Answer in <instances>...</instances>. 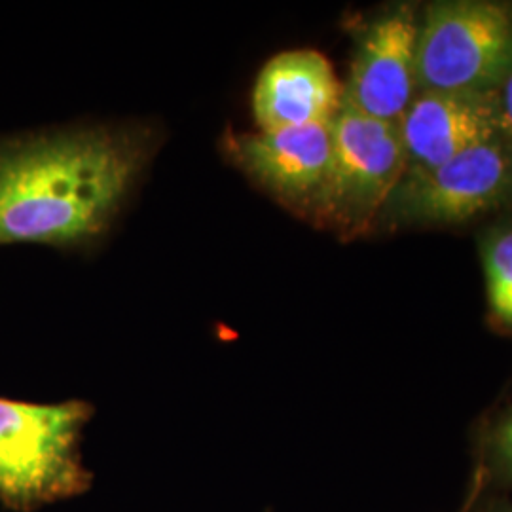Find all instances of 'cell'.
<instances>
[{"mask_svg":"<svg viewBox=\"0 0 512 512\" xmlns=\"http://www.w3.org/2000/svg\"><path fill=\"white\" fill-rule=\"evenodd\" d=\"M344 88L325 55L294 50L275 55L258 74L253 110L262 131L329 124Z\"/></svg>","mask_w":512,"mask_h":512,"instance_id":"cell-9","label":"cell"},{"mask_svg":"<svg viewBox=\"0 0 512 512\" xmlns=\"http://www.w3.org/2000/svg\"><path fill=\"white\" fill-rule=\"evenodd\" d=\"M143 129L0 137V245H73L101 234L148 162Z\"/></svg>","mask_w":512,"mask_h":512,"instance_id":"cell-1","label":"cell"},{"mask_svg":"<svg viewBox=\"0 0 512 512\" xmlns=\"http://www.w3.org/2000/svg\"><path fill=\"white\" fill-rule=\"evenodd\" d=\"M93 408L0 399V503L16 512L37 511L86 494L93 484L80 440Z\"/></svg>","mask_w":512,"mask_h":512,"instance_id":"cell-2","label":"cell"},{"mask_svg":"<svg viewBox=\"0 0 512 512\" xmlns=\"http://www.w3.org/2000/svg\"><path fill=\"white\" fill-rule=\"evenodd\" d=\"M486 450L490 471L497 480L512 484V408L490 431Z\"/></svg>","mask_w":512,"mask_h":512,"instance_id":"cell-11","label":"cell"},{"mask_svg":"<svg viewBox=\"0 0 512 512\" xmlns=\"http://www.w3.org/2000/svg\"><path fill=\"white\" fill-rule=\"evenodd\" d=\"M512 74V10L486 0L431 4L418 33V93L499 92Z\"/></svg>","mask_w":512,"mask_h":512,"instance_id":"cell-3","label":"cell"},{"mask_svg":"<svg viewBox=\"0 0 512 512\" xmlns=\"http://www.w3.org/2000/svg\"><path fill=\"white\" fill-rule=\"evenodd\" d=\"M482 262L492 319L499 329L512 330V226L488 234Z\"/></svg>","mask_w":512,"mask_h":512,"instance_id":"cell-10","label":"cell"},{"mask_svg":"<svg viewBox=\"0 0 512 512\" xmlns=\"http://www.w3.org/2000/svg\"><path fill=\"white\" fill-rule=\"evenodd\" d=\"M226 152L279 202L313 215L329 177L332 122L232 135Z\"/></svg>","mask_w":512,"mask_h":512,"instance_id":"cell-6","label":"cell"},{"mask_svg":"<svg viewBox=\"0 0 512 512\" xmlns=\"http://www.w3.org/2000/svg\"><path fill=\"white\" fill-rule=\"evenodd\" d=\"M499 131L512 147V74L499 90Z\"/></svg>","mask_w":512,"mask_h":512,"instance_id":"cell-12","label":"cell"},{"mask_svg":"<svg viewBox=\"0 0 512 512\" xmlns=\"http://www.w3.org/2000/svg\"><path fill=\"white\" fill-rule=\"evenodd\" d=\"M399 131L406 171L433 169L501 137L499 92H420L399 120Z\"/></svg>","mask_w":512,"mask_h":512,"instance_id":"cell-8","label":"cell"},{"mask_svg":"<svg viewBox=\"0 0 512 512\" xmlns=\"http://www.w3.org/2000/svg\"><path fill=\"white\" fill-rule=\"evenodd\" d=\"M404 173L399 122L368 118L342 101L332 120L329 177L313 217L355 236L380 217Z\"/></svg>","mask_w":512,"mask_h":512,"instance_id":"cell-4","label":"cell"},{"mask_svg":"<svg viewBox=\"0 0 512 512\" xmlns=\"http://www.w3.org/2000/svg\"><path fill=\"white\" fill-rule=\"evenodd\" d=\"M418 33L406 8L372 21L357 44L342 101L368 118L399 122L418 95Z\"/></svg>","mask_w":512,"mask_h":512,"instance_id":"cell-7","label":"cell"},{"mask_svg":"<svg viewBox=\"0 0 512 512\" xmlns=\"http://www.w3.org/2000/svg\"><path fill=\"white\" fill-rule=\"evenodd\" d=\"M512 202V147L501 137L427 171L404 173L380 217L403 224H456Z\"/></svg>","mask_w":512,"mask_h":512,"instance_id":"cell-5","label":"cell"},{"mask_svg":"<svg viewBox=\"0 0 512 512\" xmlns=\"http://www.w3.org/2000/svg\"><path fill=\"white\" fill-rule=\"evenodd\" d=\"M492 512H512V507H499V509Z\"/></svg>","mask_w":512,"mask_h":512,"instance_id":"cell-13","label":"cell"}]
</instances>
